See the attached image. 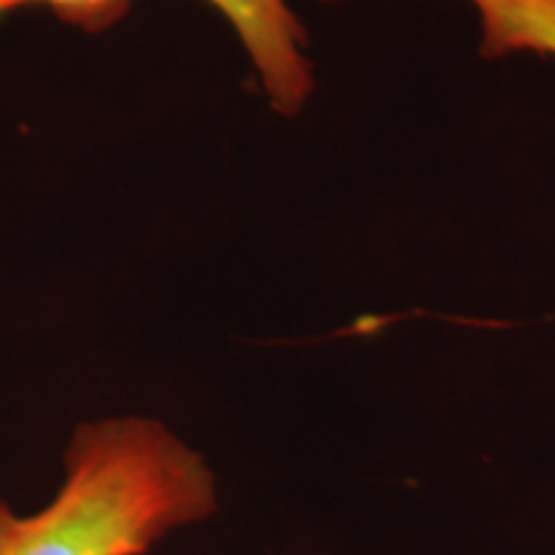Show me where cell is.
Segmentation results:
<instances>
[{"label":"cell","mask_w":555,"mask_h":555,"mask_svg":"<svg viewBox=\"0 0 555 555\" xmlns=\"http://www.w3.org/2000/svg\"><path fill=\"white\" fill-rule=\"evenodd\" d=\"M214 512L217 481L198 450L152 416H106L75 427L57 494L13 515L0 555H144Z\"/></svg>","instance_id":"cell-1"},{"label":"cell","mask_w":555,"mask_h":555,"mask_svg":"<svg viewBox=\"0 0 555 555\" xmlns=\"http://www.w3.org/2000/svg\"><path fill=\"white\" fill-rule=\"evenodd\" d=\"M237 37L270 106L296 116L314 93L309 34L291 0H204ZM337 3V0H319ZM24 9H47L82 34H106L127 16L131 0H0V18Z\"/></svg>","instance_id":"cell-2"},{"label":"cell","mask_w":555,"mask_h":555,"mask_svg":"<svg viewBox=\"0 0 555 555\" xmlns=\"http://www.w3.org/2000/svg\"><path fill=\"white\" fill-rule=\"evenodd\" d=\"M481 24V54L555 57V0H468Z\"/></svg>","instance_id":"cell-3"},{"label":"cell","mask_w":555,"mask_h":555,"mask_svg":"<svg viewBox=\"0 0 555 555\" xmlns=\"http://www.w3.org/2000/svg\"><path fill=\"white\" fill-rule=\"evenodd\" d=\"M11 519H13V512L9 509V504H5L3 499H0V535H3L5 527H9Z\"/></svg>","instance_id":"cell-4"}]
</instances>
